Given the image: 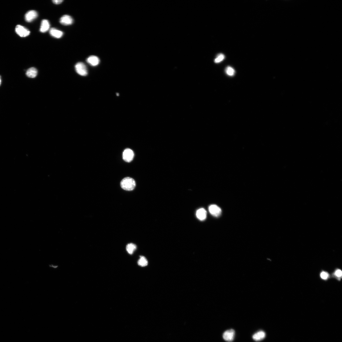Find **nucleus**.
Returning a JSON list of instances; mask_svg holds the SVG:
<instances>
[{
  "label": "nucleus",
  "instance_id": "nucleus-11",
  "mask_svg": "<svg viewBox=\"0 0 342 342\" xmlns=\"http://www.w3.org/2000/svg\"><path fill=\"white\" fill-rule=\"evenodd\" d=\"M50 28V24L48 21L46 19H44L41 22V26L40 31L41 32L45 33L47 32Z\"/></svg>",
  "mask_w": 342,
  "mask_h": 342
},
{
  "label": "nucleus",
  "instance_id": "nucleus-12",
  "mask_svg": "<svg viewBox=\"0 0 342 342\" xmlns=\"http://www.w3.org/2000/svg\"><path fill=\"white\" fill-rule=\"evenodd\" d=\"M51 35L55 38L59 39L63 35V32L55 28H52L49 31Z\"/></svg>",
  "mask_w": 342,
  "mask_h": 342
},
{
  "label": "nucleus",
  "instance_id": "nucleus-21",
  "mask_svg": "<svg viewBox=\"0 0 342 342\" xmlns=\"http://www.w3.org/2000/svg\"><path fill=\"white\" fill-rule=\"evenodd\" d=\"M52 1L54 3L56 4V5H58V4H59L62 2L63 1V0H59V1L54 0V1Z\"/></svg>",
  "mask_w": 342,
  "mask_h": 342
},
{
  "label": "nucleus",
  "instance_id": "nucleus-4",
  "mask_svg": "<svg viewBox=\"0 0 342 342\" xmlns=\"http://www.w3.org/2000/svg\"><path fill=\"white\" fill-rule=\"evenodd\" d=\"M16 32L19 36L22 37H26L30 34V32L28 29L21 25L16 27Z\"/></svg>",
  "mask_w": 342,
  "mask_h": 342
},
{
  "label": "nucleus",
  "instance_id": "nucleus-9",
  "mask_svg": "<svg viewBox=\"0 0 342 342\" xmlns=\"http://www.w3.org/2000/svg\"><path fill=\"white\" fill-rule=\"evenodd\" d=\"M207 212L203 208H201L197 210L196 212V216L198 219L200 220H204L207 217Z\"/></svg>",
  "mask_w": 342,
  "mask_h": 342
},
{
  "label": "nucleus",
  "instance_id": "nucleus-16",
  "mask_svg": "<svg viewBox=\"0 0 342 342\" xmlns=\"http://www.w3.org/2000/svg\"><path fill=\"white\" fill-rule=\"evenodd\" d=\"M138 264L142 267L146 266L148 264V262L146 258L143 256H141L138 261Z\"/></svg>",
  "mask_w": 342,
  "mask_h": 342
},
{
  "label": "nucleus",
  "instance_id": "nucleus-10",
  "mask_svg": "<svg viewBox=\"0 0 342 342\" xmlns=\"http://www.w3.org/2000/svg\"><path fill=\"white\" fill-rule=\"evenodd\" d=\"M87 62L94 66H96L100 63V60L99 58L96 56H92L89 57L87 60Z\"/></svg>",
  "mask_w": 342,
  "mask_h": 342
},
{
  "label": "nucleus",
  "instance_id": "nucleus-1",
  "mask_svg": "<svg viewBox=\"0 0 342 342\" xmlns=\"http://www.w3.org/2000/svg\"><path fill=\"white\" fill-rule=\"evenodd\" d=\"M121 186L125 190L133 191L136 186L135 181L130 177H126L121 181Z\"/></svg>",
  "mask_w": 342,
  "mask_h": 342
},
{
  "label": "nucleus",
  "instance_id": "nucleus-2",
  "mask_svg": "<svg viewBox=\"0 0 342 342\" xmlns=\"http://www.w3.org/2000/svg\"><path fill=\"white\" fill-rule=\"evenodd\" d=\"M75 67L77 73L80 75L85 76L87 75L88 74L87 69L84 63L81 62L78 63L76 64Z\"/></svg>",
  "mask_w": 342,
  "mask_h": 342
},
{
  "label": "nucleus",
  "instance_id": "nucleus-8",
  "mask_svg": "<svg viewBox=\"0 0 342 342\" xmlns=\"http://www.w3.org/2000/svg\"><path fill=\"white\" fill-rule=\"evenodd\" d=\"M60 23L65 26H69L73 22V19L71 16L68 15H64L61 18Z\"/></svg>",
  "mask_w": 342,
  "mask_h": 342
},
{
  "label": "nucleus",
  "instance_id": "nucleus-3",
  "mask_svg": "<svg viewBox=\"0 0 342 342\" xmlns=\"http://www.w3.org/2000/svg\"><path fill=\"white\" fill-rule=\"evenodd\" d=\"M134 156L133 151L129 148H127L124 151L123 154V159L125 161L130 162L132 161Z\"/></svg>",
  "mask_w": 342,
  "mask_h": 342
},
{
  "label": "nucleus",
  "instance_id": "nucleus-19",
  "mask_svg": "<svg viewBox=\"0 0 342 342\" xmlns=\"http://www.w3.org/2000/svg\"><path fill=\"white\" fill-rule=\"evenodd\" d=\"M321 277L323 279H326L328 277V274L326 272L323 271L321 274Z\"/></svg>",
  "mask_w": 342,
  "mask_h": 342
},
{
  "label": "nucleus",
  "instance_id": "nucleus-18",
  "mask_svg": "<svg viewBox=\"0 0 342 342\" xmlns=\"http://www.w3.org/2000/svg\"><path fill=\"white\" fill-rule=\"evenodd\" d=\"M225 58V56L223 54H218L216 59L214 60L215 63H219L223 61Z\"/></svg>",
  "mask_w": 342,
  "mask_h": 342
},
{
  "label": "nucleus",
  "instance_id": "nucleus-14",
  "mask_svg": "<svg viewBox=\"0 0 342 342\" xmlns=\"http://www.w3.org/2000/svg\"><path fill=\"white\" fill-rule=\"evenodd\" d=\"M26 74L27 76L29 77L34 78L36 76L37 74H38V71L35 68H31L27 70Z\"/></svg>",
  "mask_w": 342,
  "mask_h": 342
},
{
  "label": "nucleus",
  "instance_id": "nucleus-6",
  "mask_svg": "<svg viewBox=\"0 0 342 342\" xmlns=\"http://www.w3.org/2000/svg\"><path fill=\"white\" fill-rule=\"evenodd\" d=\"M235 331L233 329H231L224 332L223 335L225 340L228 342H231L234 339Z\"/></svg>",
  "mask_w": 342,
  "mask_h": 342
},
{
  "label": "nucleus",
  "instance_id": "nucleus-13",
  "mask_svg": "<svg viewBox=\"0 0 342 342\" xmlns=\"http://www.w3.org/2000/svg\"><path fill=\"white\" fill-rule=\"evenodd\" d=\"M266 336V333L263 331H260L255 333L253 336V338L255 341H259L264 339Z\"/></svg>",
  "mask_w": 342,
  "mask_h": 342
},
{
  "label": "nucleus",
  "instance_id": "nucleus-17",
  "mask_svg": "<svg viewBox=\"0 0 342 342\" xmlns=\"http://www.w3.org/2000/svg\"><path fill=\"white\" fill-rule=\"evenodd\" d=\"M225 72L226 74L229 76H233L236 72L235 70L232 67L228 66L226 67L225 69Z\"/></svg>",
  "mask_w": 342,
  "mask_h": 342
},
{
  "label": "nucleus",
  "instance_id": "nucleus-15",
  "mask_svg": "<svg viewBox=\"0 0 342 342\" xmlns=\"http://www.w3.org/2000/svg\"><path fill=\"white\" fill-rule=\"evenodd\" d=\"M137 249V246L133 243L128 244L126 247V249L128 253L130 254L133 253L134 251Z\"/></svg>",
  "mask_w": 342,
  "mask_h": 342
},
{
  "label": "nucleus",
  "instance_id": "nucleus-20",
  "mask_svg": "<svg viewBox=\"0 0 342 342\" xmlns=\"http://www.w3.org/2000/svg\"><path fill=\"white\" fill-rule=\"evenodd\" d=\"M335 275L337 277H341L342 275V271L340 270H337L335 272Z\"/></svg>",
  "mask_w": 342,
  "mask_h": 342
},
{
  "label": "nucleus",
  "instance_id": "nucleus-7",
  "mask_svg": "<svg viewBox=\"0 0 342 342\" xmlns=\"http://www.w3.org/2000/svg\"><path fill=\"white\" fill-rule=\"evenodd\" d=\"M38 16L37 12L34 10L28 11L25 15V19L26 21L30 22L35 19Z\"/></svg>",
  "mask_w": 342,
  "mask_h": 342
},
{
  "label": "nucleus",
  "instance_id": "nucleus-22",
  "mask_svg": "<svg viewBox=\"0 0 342 342\" xmlns=\"http://www.w3.org/2000/svg\"><path fill=\"white\" fill-rule=\"evenodd\" d=\"M1 76H0V85H1Z\"/></svg>",
  "mask_w": 342,
  "mask_h": 342
},
{
  "label": "nucleus",
  "instance_id": "nucleus-5",
  "mask_svg": "<svg viewBox=\"0 0 342 342\" xmlns=\"http://www.w3.org/2000/svg\"><path fill=\"white\" fill-rule=\"evenodd\" d=\"M208 210L211 215L216 217L220 216L221 213V208L216 205L213 204L210 205Z\"/></svg>",
  "mask_w": 342,
  "mask_h": 342
}]
</instances>
